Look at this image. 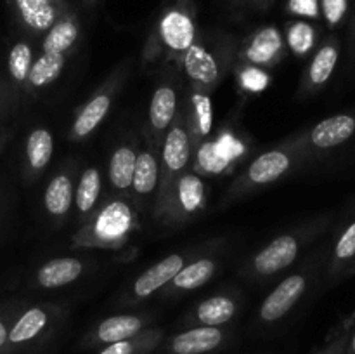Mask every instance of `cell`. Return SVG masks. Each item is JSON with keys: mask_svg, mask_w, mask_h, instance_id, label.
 <instances>
[{"mask_svg": "<svg viewBox=\"0 0 355 354\" xmlns=\"http://www.w3.org/2000/svg\"><path fill=\"white\" fill-rule=\"evenodd\" d=\"M200 35L194 0H163L142 51L146 66L165 61L180 68L182 56Z\"/></svg>", "mask_w": 355, "mask_h": 354, "instance_id": "cell-1", "label": "cell"}, {"mask_svg": "<svg viewBox=\"0 0 355 354\" xmlns=\"http://www.w3.org/2000/svg\"><path fill=\"white\" fill-rule=\"evenodd\" d=\"M331 219L333 215H322L270 239L266 246H262L246 260L241 269L243 276L253 280H269L286 271L297 262L300 253L307 246H311L319 236L328 231Z\"/></svg>", "mask_w": 355, "mask_h": 354, "instance_id": "cell-2", "label": "cell"}, {"mask_svg": "<svg viewBox=\"0 0 355 354\" xmlns=\"http://www.w3.org/2000/svg\"><path fill=\"white\" fill-rule=\"evenodd\" d=\"M236 51L238 47L231 35L222 31H200L194 44L182 56L179 69L186 75L191 89L211 94V90L227 75L232 59L236 58Z\"/></svg>", "mask_w": 355, "mask_h": 354, "instance_id": "cell-3", "label": "cell"}, {"mask_svg": "<svg viewBox=\"0 0 355 354\" xmlns=\"http://www.w3.org/2000/svg\"><path fill=\"white\" fill-rule=\"evenodd\" d=\"M311 158L307 148L304 144L302 134L293 135L286 139L276 148L263 151L262 155L257 156L229 186L225 201L238 200V198L246 196L257 189L269 186V184L277 183L284 176L291 174L295 167L304 163L305 160Z\"/></svg>", "mask_w": 355, "mask_h": 354, "instance_id": "cell-4", "label": "cell"}, {"mask_svg": "<svg viewBox=\"0 0 355 354\" xmlns=\"http://www.w3.org/2000/svg\"><path fill=\"white\" fill-rule=\"evenodd\" d=\"M139 229L137 210L128 198H114L73 235L75 248H121Z\"/></svg>", "mask_w": 355, "mask_h": 354, "instance_id": "cell-5", "label": "cell"}, {"mask_svg": "<svg viewBox=\"0 0 355 354\" xmlns=\"http://www.w3.org/2000/svg\"><path fill=\"white\" fill-rule=\"evenodd\" d=\"M328 245H322V248H319L305 260L300 269L283 278L281 283H277L274 290L263 298L257 312V318L262 325H274L293 311L295 305L304 298V295L321 273V267L324 266L326 257H328Z\"/></svg>", "mask_w": 355, "mask_h": 354, "instance_id": "cell-6", "label": "cell"}, {"mask_svg": "<svg viewBox=\"0 0 355 354\" xmlns=\"http://www.w3.org/2000/svg\"><path fill=\"white\" fill-rule=\"evenodd\" d=\"M207 186L205 180L187 169L156 200L153 214L168 226H180L194 221L207 208Z\"/></svg>", "mask_w": 355, "mask_h": 354, "instance_id": "cell-7", "label": "cell"}, {"mask_svg": "<svg viewBox=\"0 0 355 354\" xmlns=\"http://www.w3.org/2000/svg\"><path fill=\"white\" fill-rule=\"evenodd\" d=\"M193 139L187 128L186 118H184L182 108L177 113L175 120L166 130L162 144H159V169H162V179H159L158 198L168 189L170 184L177 179L182 172H186L191 165L194 153ZM156 198V200H158ZM156 205V203H155Z\"/></svg>", "mask_w": 355, "mask_h": 354, "instance_id": "cell-8", "label": "cell"}, {"mask_svg": "<svg viewBox=\"0 0 355 354\" xmlns=\"http://www.w3.org/2000/svg\"><path fill=\"white\" fill-rule=\"evenodd\" d=\"M125 68H118L82 106L76 110L73 124L69 127L68 139L73 142L83 141L89 137L97 127L104 121L107 113L111 111L113 101L116 97L118 90L123 85Z\"/></svg>", "mask_w": 355, "mask_h": 354, "instance_id": "cell-9", "label": "cell"}, {"mask_svg": "<svg viewBox=\"0 0 355 354\" xmlns=\"http://www.w3.org/2000/svg\"><path fill=\"white\" fill-rule=\"evenodd\" d=\"M58 312L51 305H30L10 321L9 354H24L42 346L52 333Z\"/></svg>", "mask_w": 355, "mask_h": 354, "instance_id": "cell-10", "label": "cell"}, {"mask_svg": "<svg viewBox=\"0 0 355 354\" xmlns=\"http://www.w3.org/2000/svg\"><path fill=\"white\" fill-rule=\"evenodd\" d=\"M288 54L283 31L274 24H266L253 30L236 51V61L239 65L270 69L279 65Z\"/></svg>", "mask_w": 355, "mask_h": 354, "instance_id": "cell-11", "label": "cell"}, {"mask_svg": "<svg viewBox=\"0 0 355 354\" xmlns=\"http://www.w3.org/2000/svg\"><path fill=\"white\" fill-rule=\"evenodd\" d=\"M180 90L179 78L173 73H166L162 76L158 85L155 87L151 103L148 111V125L144 128V134L159 148L166 130L175 120L177 113L180 110Z\"/></svg>", "mask_w": 355, "mask_h": 354, "instance_id": "cell-12", "label": "cell"}, {"mask_svg": "<svg viewBox=\"0 0 355 354\" xmlns=\"http://www.w3.org/2000/svg\"><path fill=\"white\" fill-rule=\"evenodd\" d=\"M309 155L318 156L343 148L355 139V110L331 115L302 132Z\"/></svg>", "mask_w": 355, "mask_h": 354, "instance_id": "cell-13", "label": "cell"}, {"mask_svg": "<svg viewBox=\"0 0 355 354\" xmlns=\"http://www.w3.org/2000/svg\"><path fill=\"white\" fill-rule=\"evenodd\" d=\"M159 179H162V169H159V148L144 134L142 144L137 148V160H135L134 180L130 187V198L135 201L139 208H155L156 198H158Z\"/></svg>", "mask_w": 355, "mask_h": 354, "instance_id": "cell-14", "label": "cell"}, {"mask_svg": "<svg viewBox=\"0 0 355 354\" xmlns=\"http://www.w3.org/2000/svg\"><path fill=\"white\" fill-rule=\"evenodd\" d=\"M340 56H342V42H340L338 35H329L315 47L311 61L302 75L300 85L297 90L298 99H309L328 85L336 66H338Z\"/></svg>", "mask_w": 355, "mask_h": 354, "instance_id": "cell-15", "label": "cell"}, {"mask_svg": "<svg viewBox=\"0 0 355 354\" xmlns=\"http://www.w3.org/2000/svg\"><path fill=\"white\" fill-rule=\"evenodd\" d=\"M9 7L21 30L31 37H44L71 6L69 0H9Z\"/></svg>", "mask_w": 355, "mask_h": 354, "instance_id": "cell-16", "label": "cell"}, {"mask_svg": "<svg viewBox=\"0 0 355 354\" xmlns=\"http://www.w3.org/2000/svg\"><path fill=\"white\" fill-rule=\"evenodd\" d=\"M352 274H355V208L329 242L326 257V281L335 285Z\"/></svg>", "mask_w": 355, "mask_h": 354, "instance_id": "cell-17", "label": "cell"}, {"mask_svg": "<svg viewBox=\"0 0 355 354\" xmlns=\"http://www.w3.org/2000/svg\"><path fill=\"white\" fill-rule=\"evenodd\" d=\"M151 325V318L146 314H114L103 319L83 337V349H103L120 340L130 339L144 332Z\"/></svg>", "mask_w": 355, "mask_h": 354, "instance_id": "cell-18", "label": "cell"}, {"mask_svg": "<svg viewBox=\"0 0 355 354\" xmlns=\"http://www.w3.org/2000/svg\"><path fill=\"white\" fill-rule=\"evenodd\" d=\"M186 264L187 257L184 253H172V255H166L165 259L153 264L149 269L139 274L134 280V283H132L130 290H128V301H130V304L139 301H146L151 295H155L156 292L163 290Z\"/></svg>", "mask_w": 355, "mask_h": 354, "instance_id": "cell-19", "label": "cell"}, {"mask_svg": "<svg viewBox=\"0 0 355 354\" xmlns=\"http://www.w3.org/2000/svg\"><path fill=\"white\" fill-rule=\"evenodd\" d=\"M227 339L224 326H189L168 339L163 354H210L220 349Z\"/></svg>", "mask_w": 355, "mask_h": 354, "instance_id": "cell-20", "label": "cell"}, {"mask_svg": "<svg viewBox=\"0 0 355 354\" xmlns=\"http://www.w3.org/2000/svg\"><path fill=\"white\" fill-rule=\"evenodd\" d=\"M239 301L232 294H217L198 302L184 323L189 326H224L238 316Z\"/></svg>", "mask_w": 355, "mask_h": 354, "instance_id": "cell-21", "label": "cell"}, {"mask_svg": "<svg viewBox=\"0 0 355 354\" xmlns=\"http://www.w3.org/2000/svg\"><path fill=\"white\" fill-rule=\"evenodd\" d=\"M80 38H82V23H80L78 10L69 7L42 37L40 51L66 56L69 59V56L78 47Z\"/></svg>", "mask_w": 355, "mask_h": 354, "instance_id": "cell-22", "label": "cell"}, {"mask_svg": "<svg viewBox=\"0 0 355 354\" xmlns=\"http://www.w3.org/2000/svg\"><path fill=\"white\" fill-rule=\"evenodd\" d=\"M73 200H75L73 174L71 170L62 169L49 180L44 191V208L51 221L58 224L64 222L73 208Z\"/></svg>", "mask_w": 355, "mask_h": 354, "instance_id": "cell-23", "label": "cell"}, {"mask_svg": "<svg viewBox=\"0 0 355 354\" xmlns=\"http://www.w3.org/2000/svg\"><path fill=\"white\" fill-rule=\"evenodd\" d=\"M135 160H137V144L134 142H121L111 153L107 163V179L116 198H130Z\"/></svg>", "mask_w": 355, "mask_h": 354, "instance_id": "cell-24", "label": "cell"}, {"mask_svg": "<svg viewBox=\"0 0 355 354\" xmlns=\"http://www.w3.org/2000/svg\"><path fill=\"white\" fill-rule=\"evenodd\" d=\"M54 155V134L47 127H35L24 142L23 172L26 179H35L51 163Z\"/></svg>", "mask_w": 355, "mask_h": 354, "instance_id": "cell-25", "label": "cell"}, {"mask_svg": "<svg viewBox=\"0 0 355 354\" xmlns=\"http://www.w3.org/2000/svg\"><path fill=\"white\" fill-rule=\"evenodd\" d=\"M184 118H186L187 128L191 132V139H193L194 148H198L201 141L210 134L211 130V99L210 94L203 92V90L191 89L186 97V104L182 108Z\"/></svg>", "mask_w": 355, "mask_h": 354, "instance_id": "cell-26", "label": "cell"}, {"mask_svg": "<svg viewBox=\"0 0 355 354\" xmlns=\"http://www.w3.org/2000/svg\"><path fill=\"white\" fill-rule=\"evenodd\" d=\"M218 269V262L215 257L205 255L193 262L186 264L177 273V276L165 287L166 295H180L187 292L198 290L200 287L207 285L215 276Z\"/></svg>", "mask_w": 355, "mask_h": 354, "instance_id": "cell-27", "label": "cell"}, {"mask_svg": "<svg viewBox=\"0 0 355 354\" xmlns=\"http://www.w3.org/2000/svg\"><path fill=\"white\" fill-rule=\"evenodd\" d=\"M83 260L76 257H55L42 264L35 273V285L40 288H61L83 274Z\"/></svg>", "mask_w": 355, "mask_h": 354, "instance_id": "cell-28", "label": "cell"}, {"mask_svg": "<svg viewBox=\"0 0 355 354\" xmlns=\"http://www.w3.org/2000/svg\"><path fill=\"white\" fill-rule=\"evenodd\" d=\"M103 191V177L97 167H87L78 177L75 186V200L73 207L76 208V215L85 224L96 210L99 208V198Z\"/></svg>", "mask_w": 355, "mask_h": 354, "instance_id": "cell-29", "label": "cell"}, {"mask_svg": "<svg viewBox=\"0 0 355 354\" xmlns=\"http://www.w3.org/2000/svg\"><path fill=\"white\" fill-rule=\"evenodd\" d=\"M66 62H68V58H66V56L42 52V54L33 61V66H31L30 75H28L24 90H26L28 94H35L38 92V90L45 89V87L52 85V83L61 76Z\"/></svg>", "mask_w": 355, "mask_h": 354, "instance_id": "cell-30", "label": "cell"}, {"mask_svg": "<svg viewBox=\"0 0 355 354\" xmlns=\"http://www.w3.org/2000/svg\"><path fill=\"white\" fill-rule=\"evenodd\" d=\"M284 42L291 54L305 58L312 54L319 45V28L307 19H291L284 26Z\"/></svg>", "mask_w": 355, "mask_h": 354, "instance_id": "cell-31", "label": "cell"}, {"mask_svg": "<svg viewBox=\"0 0 355 354\" xmlns=\"http://www.w3.org/2000/svg\"><path fill=\"white\" fill-rule=\"evenodd\" d=\"M165 339V332L162 328H146L144 332L130 337V339L120 340L111 346L99 349V354H153Z\"/></svg>", "mask_w": 355, "mask_h": 354, "instance_id": "cell-32", "label": "cell"}, {"mask_svg": "<svg viewBox=\"0 0 355 354\" xmlns=\"http://www.w3.org/2000/svg\"><path fill=\"white\" fill-rule=\"evenodd\" d=\"M33 61V47L30 42L17 40L16 44H12L7 54V69H9V76L14 85L24 89Z\"/></svg>", "mask_w": 355, "mask_h": 354, "instance_id": "cell-33", "label": "cell"}, {"mask_svg": "<svg viewBox=\"0 0 355 354\" xmlns=\"http://www.w3.org/2000/svg\"><path fill=\"white\" fill-rule=\"evenodd\" d=\"M236 73H238L239 85H241V89L248 94H257L269 85V75H267L266 69L262 68H255V66H248V65H239L238 62V69H236Z\"/></svg>", "mask_w": 355, "mask_h": 354, "instance_id": "cell-34", "label": "cell"}, {"mask_svg": "<svg viewBox=\"0 0 355 354\" xmlns=\"http://www.w3.org/2000/svg\"><path fill=\"white\" fill-rule=\"evenodd\" d=\"M321 19H324L329 30H336L345 23L349 16L350 0H319Z\"/></svg>", "mask_w": 355, "mask_h": 354, "instance_id": "cell-35", "label": "cell"}, {"mask_svg": "<svg viewBox=\"0 0 355 354\" xmlns=\"http://www.w3.org/2000/svg\"><path fill=\"white\" fill-rule=\"evenodd\" d=\"M354 326H355V311L342 323L338 332H336L335 335L324 344V347H321V349L314 354H345L347 346H349V340H350V333H352Z\"/></svg>", "mask_w": 355, "mask_h": 354, "instance_id": "cell-36", "label": "cell"}, {"mask_svg": "<svg viewBox=\"0 0 355 354\" xmlns=\"http://www.w3.org/2000/svg\"><path fill=\"white\" fill-rule=\"evenodd\" d=\"M286 12L297 19L318 21L321 19V7L319 0H286L284 6Z\"/></svg>", "mask_w": 355, "mask_h": 354, "instance_id": "cell-37", "label": "cell"}, {"mask_svg": "<svg viewBox=\"0 0 355 354\" xmlns=\"http://www.w3.org/2000/svg\"><path fill=\"white\" fill-rule=\"evenodd\" d=\"M9 326L10 319L0 314V354H9Z\"/></svg>", "mask_w": 355, "mask_h": 354, "instance_id": "cell-38", "label": "cell"}, {"mask_svg": "<svg viewBox=\"0 0 355 354\" xmlns=\"http://www.w3.org/2000/svg\"><path fill=\"white\" fill-rule=\"evenodd\" d=\"M347 61H349V68L355 69V10L352 14V21H350L349 45H347Z\"/></svg>", "mask_w": 355, "mask_h": 354, "instance_id": "cell-39", "label": "cell"}, {"mask_svg": "<svg viewBox=\"0 0 355 354\" xmlns=\"http://www.w3.org/2000/svg\"><path fill=\"white\" fill-rule=\"evenodd\" d=\"M246 2H248L255 10H262V12H266V10L270 9V6L274 3V0H245V3Z\"/></svg>", "mask_w": 355, "mask_h": 354, "instance_id": "cell-40", "label": "cell"}, {"mask_svg": "<svg viewBox=\"0 0 355 354\" xmlns=\"http://www.w3.org/2000/svg\"><path fill=\"white\" fill-rule=\"evenodd\" d=\"M9 139H10L9 128H0V156H2L3 149L7 148V144H9Z\"/></svg>", "mask_w": 355, "mask_h": 354, "instance_id": "cell-41", "label": "cell"}, {"mask_svg": "<svg viewBox=\"0 0 355 354\" xmlns=\"http://www.w3.org/2000/svg\"><path fill=\"white\" fill-rule=\"evenodd\" d=\"M345 354H355V326L352 333H350V340H349V346H347Z\"/></svg>", "mask_w": 355, "mask_h": 354, "instance_id": "cell-42", "label": "cell"}, {"mask_svg": "<svg viewBox=\"0 0 355 354\" xmlns=\"http://www.w3.org/2000/svg\"><path fill=\"white\" fill-rule=\"evenodd\" d=\"M97 3H99V0H82V6L85 7V9H94Z\"/></svg>", "mask_w": 355, "mask_h": 354, "instance_id": "cell-43", "label": "cell"}, {"mask_svg": "<svg viewBox=\"0 0 355 354\" xmlns=\"http://www.w3.org/2000/svg\"><path fill=\"white\" fill-rule=\"evenodd\" d=\"M231 2L232 7H236V9H239V7L245 6V0H229Z\"/></svg>", "mask_w": 355, "mask_h": 354, "instance_id": "cell-44", "label": "cell"}]
</instances>
